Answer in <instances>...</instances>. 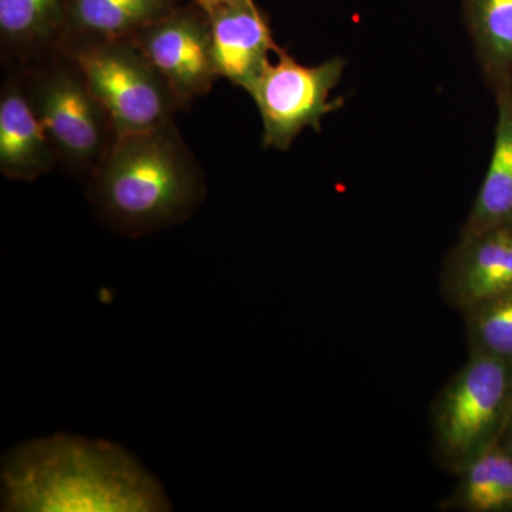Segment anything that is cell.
I'll return each mask as SVG.
<instances>
[{
	"label": "cell",
	"mask_w": 512,
	"mask_h": 512,
	"mask_svg": "<svg viewBox=\"0 0 512 512\" xmlns=\"http://www.w3.org/2000/svg\"><path fill=\"white\" fill-rule=\"evenodd\" d=\"M192 2L200 5L201 8H208V6L218 5V3L234 2V0H192Z\"/></svg>",
	"instance_id": "18"
},
{
	"label": "cell",
	"mask_w": 512,
	"mask_h": 512,
	"mask_svg": "<svg viewBox=\"0 0 512 512\" xmlns=\"http://www.w3.org/2000/svg\"><path fill=\"white\" fill-rule=\"evenodd\" d=\"M59 46L83 73L116 134L173 121L180 104L133 39H64Z\"/></svg>",
	"instance_id": "4"
},
{
	"label": "cell",
	"mask_w": 512,
	"mask_h": 512,
	"mask_svg": "<svg viewBox=\"0 0 512 512\" xmlns=\"http://www.w3.org/2000/svg\"><path fill=\"white\" fill-rule=\"evenodd\" d=\"M211 26L212 59L218 77L241 89L255 80L278 52L268 22L254 0H234L202 8Z\"/></svg>",
	"instance_id": "8"
},
{
	"label": "cell",
	"mask_w": 512,
	"mask_h": 512,
	"mask_svg": "<svg viewBox=\"0 0 512 512\" xmlns=\"http://www.w3.org/2000/svg\"><path fill=\"white\" fill-rule=\"evenodd\" d=\"M276 55V62L266 64L248 93L261 114L265 147L285 151L303 130H320L323 117L342 106V101L329 97L346 63L335 57L306 66L281 49Z\"/></svg>",
	"instance_id": "6"
},
{
	"label": "cell",
	"mask_w": 512,
	"mask_h": 512,
	"mask_svg": "<svg viewBox=\"0 0 512 512\" xmlns=\"http://www.w3.org/2000/svg\"><path fill=\"white\" fill-rule=\"evenodd\" d=\"M466 16L485 73L511 82L512 0H466Z\"/></svg>",
	"instance_id": "15"
},
{
	"label": "cell",
	"mask_w": 512,
	"mask_h": 512,
	"mask_svg": "<svg viewBox=\"0 0 512 512\" xmlns=\"http://www.w3.org/2000/svg\"><path fill=\"white\" fill-rule=\"evenodd\" d=\"M456 488L444 507L461 512L512 511V456L500 444L458 471Z\"/></svg>",
	"instance_id": "13"
},
{
	"label": "cell",
	"mask_w": 512,
	"mask_h": 512,
	"mask_svg": "<svg viewBox=\"0 0 512 512\" xmlns=\"http://www.w3.org/2000/svg\"><path fill=\"white\" fill-rule=\"evenodd\" d=\"M97 220L114 234L143 238L190 220L207 195L204 173L173 121L116 134L89 178Z\"/></svg>",
	"instance_id": "2"
},
{
	"label": "cell",
	"mask_w": 512,
	"mask_h": 512,
	"mask_svg": "<svg viewBox=\"0 0 512 512\" xmlns=\"http://www.w3.org/2000/svg\"><path fill=\"white\" fill-rule=\"evenodd\" d=\"M70 0H0L3 45L29 55L62 42Z\"/></svg>",
	"instance_id": "14"
},
{
	"label": "cell",
	"mask_w": 512,
	"mask_h": 512,
	"mask_svg": "<svg viewBox=\"0 0 512 512\" xmlns=\"http://www.w3.org/2000/svg\"><path fill=\"white\" fill-rule=\"evenodd\" d=\"M441 291L461 313L512 291V228L461 237L444 265Z\"/></svg>",
	"instance_id": "9"
},
{
	"label": "cell",
	"mask_w": 512,
	"mask_h": 512,
	"mask_svg": "<svg viewBox=\"0 0 512 512\" xmlns=\"http://www.w3.org/2000/svg\"><path fill=\"white\" fill-rule=\"evenodd\" d=\"M37 70L25 87L59 163L76 177L90 178L116 138L109 114L79 67L64 55Z\"/></svg>",
	"instance_id": "5"
},
{
	"label": "cell",
	"mask_w": 512,
	"mask_h": 512,
	"mask_svg": "<svg viewBox=\"0 0 512 512\" xmlns=\"http://www.w3.org/2000/svg\"><path fill=\"white\" fill-rule=\"evenodd\" d=\"M501 447L504 450H507L508 453L512 456V409L510 416H508L507 423H505L503 434H501V439L498 441Z\"/></svg>",
	"instance_id": "17"
},
{
	"label": "cell",
	"mask_w": 512,
	"mask_h": 512,
	"mask_svg": "<svg viewBox=\"0 0 512 512\" xmlns=\"http://www.w3.org/2000/svg\"><path fill=\"white\" fill-rule=\"evenodd\" d=\"M493 153L461 237L512 228V87L498 84Z\"/></svg>",
	"instance_id": "11"
},
{
	"label": "cell",
	"mask_w": 512,
	"mask_h": 512,
	"mask_svg": "<svg viewBox=\"0 0 512 512\" xmlns=\"http://www.w3.org/2000/svg\"><path fill=\"white\" fill-rule=\"evenodd\" d=\"M180 0H70L63 39H133ZM62 43V42H60Z\"/></svg>",
	"instance_id": "12"
},
{
	"label": "cell",
	"mask_w": 512,
	"mask_h": 512,
	"mask_svg": "<svg viewBox=\"0 0 512 512\" xmlns=\"http://www.w3.org/2000/svg\"><path fill=\"white\" fill-rule=\"evenodd\" d=\"M133 40L180 106L210 93L218 74L212 59L210 20L200 5L177 6Z\"/></svg>",
	"instance_id": "7"
},
{
	"label": "cell",
	"mask_w": 512,
	"mask_h": 512,
	"mask_svg": "<svg viewBox=\"0 0 512 512\" xmlns=\"http://www.w3.org/2000/svg\"><path fill=\"white\" fill-rule=\"evenodd\" d=\"M59 163L55 147L33 109L25 86L8 82L0 96V171L15 181H35Z\"/></svg>",
	"instance_id": "10"
},
{
	"label": "cell",
	"mask_w": 512,
	"mask_h": 512,
	"mask_svg": "<svg viewBox=\"0 0 512 512\" xmlns=\"http://www.w3.org/2000/svg\"><path fill=\"white\" fill-rule=\"evenodd\" d=\"M512 409V363L470 352L431 409L434 453L457 474L498 444Z\"/></svg>",
	"instance_id": "3"
},
{
	"label": "cell",
	"mask_w": 512,
	"mask_h": 512,
	"mask_svg": "<svg viewBox=\"0 0 512 512\" xmlns=\"http://www.w3.org/2000/svg\"><path fill=\"white\" fill-rule=\"evenodd\" d=\"M468 349L512 363V291L463 312Z\"/></svg>",
	"instance_id": "16"
},
{
	"label": "cell",
	"mask_w": 512,
	"mask_h": 512,
	"mask_svg": "<svg viewBox=\"0 0 512 512\" xmlns=\"http://www.w3.org/2000/svg\"><path fill=\"white\" fill-rule=\"evenodd\" d=\"M5 512L171 511L163 485L119 444L56 434L25 441L0 467Z\"/></svg>",
	"instance_id": "1"
}]
</instances>
